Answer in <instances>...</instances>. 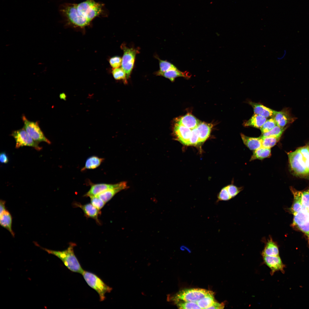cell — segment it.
<instances>
[{
    "instance_id": "30bf717a",
    "label": "cell",
    "mask_w": 309,
    "mask_h": 309,
    "mask_svg": "<svg viewBox=\"0 0 309 309\" xmlns=\"http://www.w3.org/2000/svg\"><path fill=\"white\" fill-rule=\"evenodd\" d=\"M294 215L293 225L303 232L309 241V213L308 209Z\"/></svg>"
},
{
    "instance_id": "836d02e7",
    "label": "cell",
    "mask_w": 309,
    "mask_h": 309,
    "mask_svg": "<svg viewBox=\"0 0 309 309\" xmlns=\"http://www.w3.org/2000/svg\"><path fill=\"white\" fill-rule=\"evenodd\" d=\"M276 124L273 117L267 120L260 128L262 134L267 132L272 129Z\"/></svg>"
},
{
    "instance_id": "ee69618b",
    "label": "cell",
    "mask_w": 309,
    "mask_h": 309,
    "mask_svg": "<svg viewBox=\"0 0 309 309\" xmlns=\"http://www.w3.org/2000/svg\"><path fill=\"white\" fill-rule=\"evenodd\" d=\"M60 97L61 99H62L64 100H66V96L65 93H62L60 94Z\"/></svg>"
},
{
    "instance_id": "ffe728a7",
    "label": "cell",
    "mask_w": 309,
    "mask_h": 309,
    "mask_svg": "<svg viewBox=\"0 0 309 309\" xmlns=\"http://www.w3.org/2000/svg\"><path fill=\"white\" fill-rule=\"evenodd\" d=\"M240 135L244 144L251 150H255L262 147L260 137H249L241 133Z\"/></svg>"
},
{
    "instance_id": "7a4b0ae2",
    "label": "cell",
    "mask_w": 309,
    "mask_h": 309,
    "mask_svg": "<svg viewBox=\"0 0 309 309\" xmlns=\"http://www.w3.org/2000/svg\"><path fill=\"white\" fill-rule=\"evenodd\" d=\"M75 245L74 243H71L66 249L62 251L44 249L49 253L54 255L60 259L72 272L82 274L84 270L75 254L74 248Z\"/></svg>"
},
{
    "instance_id": "60d3db41",
    "label": "cell",
    "mask_w": 309,
    "mask_h": 309,
    "mask_svg": "<svg viewBox=\"0 0 309 309\" xmlns=\"http://www.w3.org/2000/svg\"><path fill=\"white\" fill-rule=\"evenodd\" d=\"M9 158L7 154L5 152H2L0 154V161L1 163L7 164L9 162Z\"/></svg>"
},
{
    "instance_id": "d6986e66",
    "label": "cell",
    "mask_w": 309,
    "mask_h": 309,
    "mask_svg": "<svg viewBox=\"0 0 309 309\" xmlns=\"http://www.w3.org/2000/svg\"><path fill=\"white\" fill-rule=\"evenodd\" d=\"M75 206L79 207L82 209L87 217L93 218L99 223L98 218L100 213V210L91 203L82 205L77 203H75Z\"/></svg>"
},
{
    "instance_id": "8d00e7d4",
    "label": "cell",
    "mask_w": 309,
    "mask_h": 309,
    "mask_svg": "<svg viewBox=\"0 0 309 309\" xmlns=\"http://www.w3.org/2000/svg\"><path fill=\"white\" fill-rule=\"evenodd\" d=\"M226 187L231 198L235 197L243 189L242 187H238L233 184L228 185Z\"/></svg>"
},
{
    "instance_id": "7bdbcfd3",
    "label": "cell",
    "mask_w": 309,
    "mask_h": 309,
    "mask_svg": "<svg viewBox=\"0 0 309 309\" xmlns=\"http://www.w3.org/2000/svg\"><path fill=\"white\" fill-rule=\"evenodd\" d=\"M5 201L1 200L0 202V214L6 211Z\"/></svg>"
},
{
    "instance_id": "603a6c76",
    "label": "cell",
    "mask_w": 309,
    "mask_h": 309,
    "mask_svg": "<svg viewBox=\"0 0 309 309\" xmlns=\"http://www.w3.org/2000/svg\"><path fill=\"white\" fill-rule=\"evenodd\" d=\"M12 216L8 211L6 210L0 214L1 225L7 230L14 237L15 234L12 229Z\"/></svg>"
},
{
    "instance_id": "f6af8a7d",
    "label": "cell",
    "mask_w": 309,
    "mask_h": 309,
    "mask_svg": "<svg viewBox=\"0 0 309 309\" xmlns=\"http://www.w3.org/2000/svg\"><path fill=\"white\" fill-rule=\"evenodd\" d=\"M308 212L309 213V207L308 208Z\"/></svg>"
},
{
    "instance_id": "e575fe53",
    "label": "cell",
    "mask_w": 309,
    "mask_h": 309,
    "mask_svg": "<svg viewBox=\"0 0 309 309\" xmlns=\"http://www.w3.org/2000/svg\"><path fill=\"white\" fill-rule=\"evenodd\" d=\"M307 209L302 205L300 200L294 199V202L290 209V211L294 215Z\"/></svg>"
},
{
    "instance_id": "74e56055",
    "label": "cell",
    "mask_w": 309,
    "mask_h": 309,
    "mask_svg": "<svg viewBox=\"0 0 309 309\" xmlns=\"http://www.w3.org/2000/svg\"><path fill=\"white\" fill-rule=\"evenodd\" d=\"M90 198L91 204L99 210L104 206L106 203L101 199L96 196L91 197Z\"/></svg>"
},
{
    "instance_id": "ac0fdd59",
    "label": "cell",
    "mask_w": 309,
    "mask_h": 309,
    "mask_svg": "<svg viewBox=\"0 0 309 309\" xmlns=\"http://www.w3.org/2000/svg\"><path fill=\"white\" fill-rule=\"evenodd\" d=\"M255 114L259 115L266 118L273 117L276 111L273 110L258 103L249 102Z\"/></svg>"
},
{
    "instance_id": "b9f144b4",
    "label": "cell",
    "mask_w": 309,
    "mask_h": 309,
    "mask_svg": "<svg viewBox=\"0 0 309 309\" xmlns=\"http://www.w3.org/2000/svg\"><path fill=\"white\" fill-rule=\"evenodd\" d=\"M224 307V304L223 303H219L216 302L214 304L208 309H223Z\"/></svg>"
},
{
    "instance_id": "f35d334b",
    "label": "cell",
    "mask_w": 309,
    "mask_h": 309,
    "mask_svg": "<svg viewBox=\"0 0 309 309\" xmlns=\"http://www.w3.org/2000/svg\"><path fill=\"white\" fill-rule=\"evenodd\" d=\"M217 198L219 201H227L232 199L229 194L226 186L221 189L218 195Z\"/></svg>"
},
{
    "instance_id": "5b68a950",
    "label": "cell",
    "mask_w": 309,
    "mask_h": 309,
    "mask_svg": "<svg viewBox=\"0 0 309 309\" xmlns=\"http://www.w3.org/2000/svg\"><path fill=\"white\" fill-rule=\"evenodd\" d=\"M87 284L98 293L100 301L104 300L105 294L110 293L112 288L106 284L97 275L91 272L84 271L82 274Z\"/></svg>"
},
{
    "instance_id": "4dcf8cb0",
    "label": "cell",
    "mask_w": 309,
    "mask_h": 309,
    "mask_svg": "<svg viewBox=\"0 0 309 309\" xmlns=\"http://www.w3.org/2000/svg\"><path fill=\"white\" fill-rule=\"evenodd\" d=\"M287 127L285 128L281 127L276 125L270 131L262 134V136L268 137L272 136L280 138L284 131Z\"/></svg>"
},
{
    "instance_id": "9c48e42d",
    "label": "cell",
    "mask_w": 309,
    "mask_h": 309,
    "mask_svg": "<svg viewBox=\"0 0 309 309\" xmlns=\"http://www.w3.org/2000/svg\"><path fill=\"white\" fill-rule=\"evenodd\" d=\"M22 119L24 123L23 127L34 140L39 143L44 142L49 144H51V142L46 138L41 130L38 122L30 121L24 115L22 116Z\"/></svg>"
},
{
    "instance_id": "8fae6325",
    "label": "cell",
    "mask_w": 309,
    "mask_h": 309,
    "mask_svg": "<svg viewBox=\"0 0 309 309\" xmlns=\"http://www.w3.org/2000/svg\"><path fill=\"white\" fill-rule=\"evenodd\" d=\"M273 118L276 125L282 128L288 127L289 124L293 123L295 120V118L292 116L287 108L280 111H276Z\"/></svg>"
},
{
    "instance_id": "83f0119b",
    "label": "cell",
    "mask_w": 309,
    "mask_h": 309,
    "mask_svg": "<svg viewBox=\"0 0 309 309\" xmlns=\"http://www.w3.org/2000/svg\"><path fill=\"white\" fill-rule=\"evenodd\" d=\"M213 294L205 296L197 302L201 309H208L216 302L214 299Z\"/></svg>"
},
{
    "instance_id": "3957f363",
    "label": "cell",
    "mask_w": 309,
    "mask_h": 309,
    "mask_svg": "<svg viewBox=\"0 0 309 309\" xmlns=\"http://www.w3.org/2000/svg\"><path fill=\"white\" fill-rule=\"evenodd\" d=\"M59 10L67 24L83 28L90 23L80 15L78 11L76 3H64L60 5Z\"/></svg>"
},
{
    "instance_id": "e0dca14e",
    "label": "cell",
    "mask_w": 309,
    "mask_h": 309,
    "mask_svg": "<svg viewBox=\"0 0 309 309\" xmlns=\"http://www.w3.org/2000/svg\"><path fill=\"white\" fill-rule=\"evenodd\" d=\"M176 122L192 130L196 128L200 122L194 116L188 113L177 118Z\"/></svg>"
},
{
    "instance_id": "44dd1931",
    "label": "cell",
    "mask_w": 309,
    "mask_h": 309,
    "mask_svg": "<svg viewBox=\"0 0 309 309\" xmlns=\"http://www.w3.org/2000/svg\"><path fill=\"white\" fill-rule=\"evenodd\" d=\"M294 198L299 199L302 205L308 209L309 207V189L304 191H298L291 187L290 188Z\"/></svg>"
},
{
    "instance_id": "f1b7e54d",
    "label": "cell",
    "mask_w": 309,
    "mask_h": 309,
    "mask_svg": "<svg viewBox=\"0 0 309 309\" xmlns=\"http://www.w3.org/2000/svg\"><path fill=\"white\" fill-rule=\"evenodd\" d=\"M155 57L159 60V70L154 73L156 75L159 76L161 74L169 70L177 68L173 64L170 62L166 60H161L158 56H155Z\"/></svg>"
},
{
    "instance_id": "ab89813d",
    "label": "cell",
    "mask_w": 309,
    "mask_h": 309,
    "mask_svg": "<svg viewBox=\"0 0 309 309\" xmlns=\"http://www.w3.org/2000/svg\"><path fill=\"white\" fill-rule=\"evenodd\" d=\"M122 58L118 56L111 58L109 62L111 66L114 69L119 68L122 65Z\"/></svg>"
},
{
    "instance_id": "7402d4cb",
    "label": "cell",
    "mask_w": 309,
    "mask_h": 309,
    "mask_svg": "<svg viewBox=\"0 0 309 309\" xmlns=\"http://www.w3.org/2000/svg\"><path fill=\"white\" fill-rule=\"evenodd\" d=\"M212 125L210 124L200 122L197 128L198 131L200 144L204 142L210 135Z\"/></svg>"
},
{
    "instance_id": "2e32d148",
    "label": "cell",
    "mask_w": 309,
    "mask_h": 309,
    "mask_svg": "<svg viewBox=\"0 0 309 309\" xmlns=\"http://www.w3.org/2000/svg\"><path fill=\"white\" fill-rule=\"evenodd\" d=\"M118 183L115 184L99 183L92 185L89 191L84 195L85 197H91L96 196L108 189L116 187Z\"/></svg>"
},
{
    "instance_id": "8992f818",
    "label": "cell",
    "mask_w": 309,
    "mask_h": 309,
    "mask_svg": "<svg viewBox=\"0 0 309 309\" xmlns=\"http://www.w3.org/2000/svg\"><path fill=\"white\" fill-rule=\"evenodd\" d=\"M213 293L211 291L203 289H185L177 293L171 298V300L174 302L180 300L197 303L203 297Z\"/></svg>"
},
{
    "instance_id": "484cf974",
    "label": "cell",
    "mask_w": 309,
    "mask_h": 309,
    "mask_svg": "<svg viewBox=\"0 0 309 309\" xmlns=\"http://www.w3.org/2000/svg\"><path fill=\"white\" fill-rule=\"evenodd\" d=\"M161 76L169 79L171 81L173 82L175 78L179 77L188 78L189 75L188 73L183 72L178 70L177 68L169 70L160 74Z\"/></svg>"
},
{
    "instance_id": "f546056e",
    "label": "cell",
    "mask_w": 309,
    "mask_h": 309,
    "mask_svg": "<svg viewBox=\"0 0 309 309\" xmlns=\"http://www.w3.org/2000/svg\"><path fill=\"white\" fill-rule=\"evenodd\" d=\"M262 147L270 148L274 146L279 141L280 138L272 136L260 137Z\"/></svg>"
},
{
    "instance_id": "4fadbf2b",
    "label": "cell",
    "mask_w": 309,
    "mask_h": 309,
    "mask_svg": "<svg viewBox=\"0 0 309 309\" xmlns=\"http://www.w3.org/2000/svg\"><path fill=\"white\" fill-rule=\"evenodd\" d=\"M192 130L176 122L174 128V133L177 139L181 143L189 145Z\"/></svg>"
},
{
    "instance_id": "d4e9b609",
    "label": "cell",
    "mask_w": 309,
    "mask_h": 309,
    "mask_svg": "<svg viewBox=\"0 0 309 309\" xmlns=\"http://www.w3.org/2000/svg\"><path fill=\"white\" fill-rule=\"evenodd\" d=\"M271 155L270 148L261 147L254 151L250 159V161L255 159L262 160L270 157Z\"/></svg>"
},
{
    "instance_id": "6da1fadb",
    "label": "cell",
    "mask_w": 309,
    "mask_h": 309,
    "mask_svg": "<svg viewBox=\"0 0 309 309\" xmlns=\"http://www.w3.org/2000/svg\"><path fill=\"white\" fill-rule=\"evenodd\" d=\"M287 154L290 169L293 174L309 178V142Z\"/></svg>"
},
{
    "instance_id": "d6a6232c",
    "label": "cell",
    "mask_w": 309,
    "mask_h": 309,
    "mask_svg": "<svg viewBox=\"0 0 309 309\" xmlns=\"http://www.w3.org/2000/svg\"><path fill=\"white\" fill-rule=\"evenodd\" d=\"M112 73L114 78L115 80H122L124 81V82L126 84L127 82L126 74L121 67L114 69L112 71Z\"/></svg>"
},
{
    "instance_id": "9a60e30c",
    "label": "cell",
    "mask_w": 309,
    "mask_h": 309,
    "mask_svg": "<svg viewBox=\"0 0 309 309\" xmlns=\"http://www.w3.org/2000/svg\"><path fill=\"white\" fill-rule=\"evenodd\" d=\"M264 248L262 253V255L268 256L279 255V250L277 243L274 241L271 236L265 241Z\"/></svg>"
},
{
    "instance_id": "1f68e13d",
    "label": "cell",
    "mask_w": 309,
    "mask_h": 309,
    "mask_svg": "<svg viewBox=\"0 0 309 309\" xmlns=\"http://www.w3.org/2000/svg\"><path fill=\"white\" fill-rule=\"evenodd\" d=\"M179 309H201L197 303L178 300L174 301Z\"/></svg>"
},
{
    "instance_id": "d590c367",
    "label": "cell",
    "mask_w": 309,
    "mask_h": 309,
    "mask_svg": "<svg viewBox=\"0 0 309 309\" xmlns=\"http://www.w3.org/2000/svg\"><path fill=\"white\" fill-rule=\"evenodd\" d=\"M200 144L198 131L196 128L192 129L189 145H197Z\"/></svg>"
},
{
    "instance_id": "277c9868",
    "label": "cell",
    "mask_w": 309,
    "mask_h": 309,
    "mask_svg": "<svg viewBox=\"0 0 309 309\" xmlns=\"http://www.w3.org/2000/svg\"><path fill=\"white\" fill-rule=\"evenodd\" d=\"M76 5L80 15L90 23L96 17L106 16L104 5L94 0H86Z\"/></svg>"
},
{
    "instance_id": "5bb4252c",
    "label": "cell",
    "mask_w": 309,
    "mask_h": 309,
    "mask_svg": "<svg viewBox=\"0 0 309 309\" xmlns=\"http://www.w3.org/2000/svg\"><path fill=\"white\" fill-rule=\"evenodd\" d=\"M128 187L126 182H121L118 183V185L115 187L105 191L96 196L106 203L110 200L117 193Z\"/></svg>"
},
{
    "instance_id": "52a82bcc",
    "label": "cell",
    "mask_w": 309,
    "mask_h": 309,
    "mask_svg": "<svg viewBox=\"0 0 309 309\" xmlns=\"http://www.w3.org/2000/svg\"><path fill=\"white\" fill-rule=\"evenodd\" d=\"M121 48L123 52L121 68L125 71L128 79L134 67L136 55L139 53V52L137 48L128 47L125 43L121 45Z\"/></svg>"
},
{
    "instance_id": "4316f807",
    "label": "cell",
    "mask_w": 309,
    "mask_h": 309,
    "mask_svg": "<svg viewBox=\"0 0 309 309\" xmlns=\"http://www.w3.org/2000/svg\"><path fill=\"white\" fill-rule=\"evenodd\" d=\"M104 159L93 156L86 160L85 166L82 168V171L86 169H96L104 161Z\"/></svg>"
},
{
    "instance_id": "cb8c5ba5",
    "label": "cell",
    "mask_w": 309,
    "mask_h": 309,
    "mask_svg": "<svg viewBox=\"0 0 309 309\" xmlns=\"http://www.w3.org/2000/svg\"><path fill=\"white\" fill-rule=\"evenodd\" d=\"M267 120L266 118L255 114L248 120L245 122L243 125L245 126H251L260 128Z\"/></svg>"
},
{
    "instance_id": "7c38bea8",
    "label": "cell",
    "mask_w": 309,
    "mask_h": 309,
    "mask_svg": "<svg viewBox=\"0 0 309 309\" xmlns=\"http://www.w3.org/2000/svg\"><path fill=\"white\" fill-rule=\"evenodd\" d=\"M264 263L270 269V274L273 275L276 272L280 271L284 273L285 265L279 255L277 256H262Z\"/></svg>"
},
{
    "instance_id": "ba28073f",
    "label": "cell",
    "mask_w": 309,
    "mask_h": 309,
    "mask_svg": "<svg viewBox=\"0 0 309 309\" xmlns=\"http://www.w3.org/2000/svg\"><path fill=\"white\" fill-rule=\"evenodd\" d=\"M11 135L14 138L15 148H19L24 146L32 147L37 150H40L42 148L39 146V143L35 140L30 136L23 127L13 131Z\"/></svg>"
}]
</instances>
